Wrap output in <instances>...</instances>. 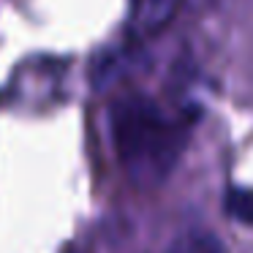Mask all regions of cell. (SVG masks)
Instances as JSON below:
<instances>
[{
    "label": "cell",
    "instance_id": "obj_3",
    "mask_svg": "<svg viewBox=\"0 0 253 253\" xmlns=\"http://www.w3.org/2000/svg\"><path fill=\"white\" fill-rule=\"evenodd\" d=\"M166 253H226V248L212 231L191 229V231H182L180 237H174V242L169 245Z\"/></svg>",
    "mask_w": 253,
    "mask_h": 253
},
{
    "label": "cell",
    "instance_id": "obj_2",
    "mask_svg": "<svg viewBox=\"0 0 253 253\" xmlns=\"http://www.w3.org/2000/svg\"><path fill=\"white\" fill-rule=\"evenodd\" d=\"M182 0H133L131 8V28L136 33H158L161 28L174 19Z\"/></svg>",
    "mask_w": 253,
    "mask_h": 253
},
{
    "label": "cell",
    "instance_id": "obj_1",
    "mask_svg": "<svg viewBox=\"0 0 253 253\" xmlns=\"http://www.w3.org/2000/svg\"><path fill=\"white\" fill-rule=\"evenodd\" d=\"M109 126L117 158L136 182L150 185L169 174L182 150V131L153 101L142 95L115 101Z\"/></svg>",
    "mask_w": 253,
    "mask_h": 253
},
{
    "label": "cell",
    "instance_id": "obj_4",
    "mask_svg": "<svg viewBox=\"0 0 253 253\" xmlns=\"http://www.w3.org/2000/svg\"><path fill=\"white\" fill-rule=\"evenodd\" d=\"M226 212L245 226H253V188H229Z\"/></svg>",
    "mask_w": 253,
    "mask_h": 253
},
{
    "label": "cell",
    "instance_id": "obj_5",
    "mask_svg": "<svg viewBox=\"0 0 253 253\" xmlns=\"http://www.w3.org/2000/svg\"><path fill=\"white\" fill-rule=\"evenodd\" d=\"M215 0H188V6H193V8H199V11H202V8H207V6H212Z\"/></svg>",
    "mask_w": 253,
    "mask_h": 253
}]
</instances>
